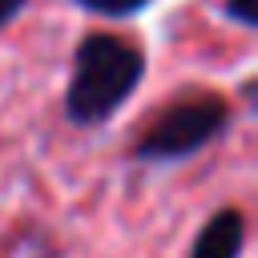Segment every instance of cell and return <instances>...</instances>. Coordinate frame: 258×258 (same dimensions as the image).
I'll list each match as a JSON object with an SVG mask.
<instances>
[{
	"label": "cell",
	"instance_id": "6",
	"mask_svg": "<svg viewBox=\"0 0 258 258\" xmlns=\"http://www.w3.org/2000/svg\"><path fill=\"white\" fill-rule=\"evenodd\" d=\"M24 4H28V0H0V28H8V24L24 12Z\"/></svg>",
	"mask_w": 258,
	"mask_h": 258
},
{
	"label": "cell",
	"instance_id": "2",
	"mask_svg": "<svg viewBox=\"0 0 258 258\" xmlns=\"http://www.w3.org/2000/svg\"><path fill=\"white\" fill-rule=\"evenodd\" d=\"M230 125V101L214 89H189L177 93L137 137L133 157L141 161H181L198 149H206L214 137H222Z\"/></svg>",
	"mask_w": 258,
	"mask_h": 258
},
{
	"label": "cell",
	"instance_id": "4",
	"mask_svg": "<svg viewBox=\"0 0 258 258\" xmlns=\"http://www.w3.org/2000/svg\"><path fill=\"white\" fill-rule=\"evenodd\" d=\"M77 4H85V8H93V12H101V16H133V12H141L149 0H77Z\"/></svg>",
	"mask_w": 258,
	"mask_h": 258
},
{
	"label": "cell",
	"instance_id": "5",
	"mask_svg": "<svg viewBox=\"0 0 258 258\" xmlns=\"http://www.w3.org/2000/svg\"><path fill=\"white\" fill-rule=\"evenodd\" d=\"M226 16L238 20L242 28H258V8H254V0H226Z\"/></svg>",
	"mask_w": 258,
	"mask_h": 258
},
{
	"label": "cell",
	"instance_id": "3",
	"mask_svg": "<svg viewBox=\"0 0 258 258\" xmlns=\"http://www.w3.org/2000/svg\"><path fill=\"white\" fill-rule=\"evenodd\" d=\"M242 246H246V214L226 206L210 214V222L198 230L189 258H242Z\"/></svg>",
	"mask_w": 258,
	"mask_h": 258
},
{
	"label": "cell",
	"instance_id": "1",
	"mask_svg": "<svg viewBox=\"0 0 258 258\" xmlns=\"http://www.w3.org/2000/svg\"><path fill=\"white\" fill-rule=\"evenodd\" d=\"M145 77V52L137 40L117 32H89L77 44L73 77L64 89V113L77 125H101L109 121L141 85Z\"/></svg>",
	"mask_w": 258,
	"mask_h": 258
}]
</instances>
